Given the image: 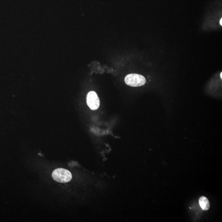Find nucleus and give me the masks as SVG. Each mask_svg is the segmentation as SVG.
Returning <instances> with one entry per match:
<instances>
[{
    "instance_id": "f03ea898",
    "label": "nucleus",
    "mask_w": 222,
    "mask_h": 222,
    "mask_svg": "<svg viewBox=\"0 0 222 222\" xmlns=\"http://www.w3.org/2000/svg\"><path fill=\"white\" fill-rule=\"evenodd\" d=\"M125 81L128 85L132 87H139L144 85L146 82L145 77L142 75L130 74L126 76Z\"/></svg>"
},
{
    "instance_id": "7ed1b4c3",
    "label": "nucleus",
    "mask_w": 222,
    "mask_h": 222,
    "mask_svg": "<svg viewBox=\"0 0 222 222\" xmlns=\"http://www.w3.org/2000/svg\"><path fill=\"white\" fill-rule=\"evenodd\" d=\"M87 102L88 106L92 110H98L100 105V101L98 95L95 91H91L87 94Z\"/></svg>"
},
{
    "instance_id": "20e7f679",
    "label": "nucleus",
    "mask_w": 222,
    "mask_h": 222,
    "mask_svg": "<svg viewBox=\"0 0 222 222\" xmlns=\"http://www.w3.org/2000/svg\"><path fill=\"white\" fill-rule=\"evenodd\" d=\"M200 206L203 210L207 211L209 209L210 205L208 199L204 196L201 197L199 200Z\"/></svg>"
},
{
    "instance_id": "423d86ee",
    "label": "nucleus",
    "mask_w": 222,
    "mask_h": 222,
    "mask_svg": "<svg viewBox=\"0 0 222 222\" xmlns=\"http://www.w3.org/2000/svg\"><path fill=\"white\" fill-rule=\"evenodd\" d=\"M220 77H221V79H222V73H221Z\"/></svg>"
},
{
    "instance_id": "39448f33",
    "label": "nucleus",
    "mask_w": 222,
    "mask_h": 222,
    "mask_svg": "<svg viewBox=\"0 0 222 222\" xmlns=\"http://www.w3.org/2000/svg\"><path fill=\"white\" fill-rule=\"evenodd\" d=\"M220 24L221 26H222V19H221L220 21Z\"/></svg>"
},
{
    "instance_id": "f257e3e1",
    "label": "nucleus",
    "mask_w": 222,
    "mask_h": 222,
    "mask_svg": "<svg viewBox=\"0 0 222 222\" xmlns=\"http://www.w3.org/2000/svg\"><path fill=\"white\" fill-rule=\"evenodd\" d=\"M52 176L55 181L61 183L69 182L72 178L71 172L63 168L56 169L53 172Z\"/></svg>"
}]
</instances>
